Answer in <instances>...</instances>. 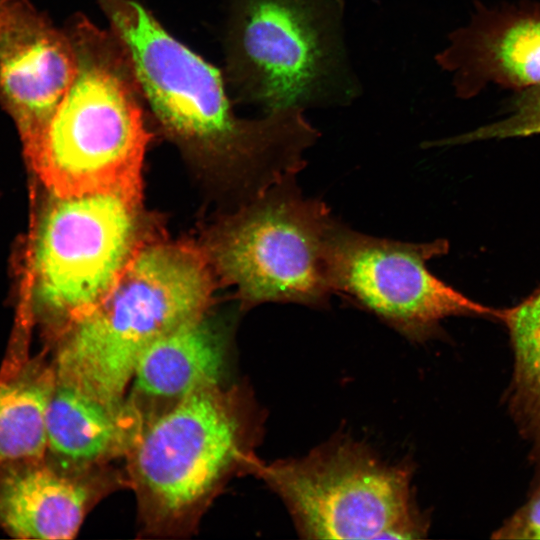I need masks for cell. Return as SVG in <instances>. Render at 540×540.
<instances>
[{"label": "cell", "mask_w": 540, "mask_h": 540, "mask_svg": "<svg viewBox=\"0 0 540 540\" xmlns=\"http://www.w3.org/2000/svg\"><path fill=\"white\" fill-rule=\"evenodd\" d=\"M447 250L443 239L402 242L363 234L341 222L331 254L333 293L414 342L435 335L441 321L451 316L502 322L505 309L475 302L430 272L427 262Z\"/></svg>", "instance_id": "obj_8"}, {"label": "cell", "mask_w": 540, "mask_h": 540, "mask_svg": "<svg viewBox=\"0 0 540 540\" xmlns=\"http://www.w3.org/2000/svg\"><path fill=\"white\" fill-rule=\"evenodd\" d=\"M225 80L262 113L351 105L363 94L345 0H224Z\"/></svg>", "instance_id": "obj_4"}, {"label": "cell", "mask_w": 540, "mask_h": 540, "mask_svg": "<svg viewBox=\"0 0 540 540\" xmlns=\"http://www.w3.org/2000/svg\"><path fill=\"white\" fill-rule=\"evenodd\" d=\"M119 41L143 100L174 136L197 145L297 166L313 139L305 113L287 108L259 119L237 117L225 77L136 0H96Z\"/></svg>", "instance_id": "obj_2"}, {"label": "cell", "mask_w": 540, "mask_h": 540, "mask_svg": "<svg viewBox=\"0 0 540 540\" xmlns=\"http://www.w3.org/2000/svg\"><path fill=\"white\" fill-rule=\"evenodd\" d=\"M499 539H540V487L493 535Z\"/></svg>", "instance_id": "obj_18"}, {"label": "cell", "mask_w": 540, "mask_h": 540, "mask_svg": "<svg viewBox=\"0 0 540 540\" xmlns=\"http://www.w3.org/2000/svg\"><path fill=\"white\" fill-rule=\"evenodd\" d=\"M76 72L29 158L54 196L118 193L141 197L150 135L143 97L114 34L75 15L64 28Z\"/></svg>", "instance_id": "obj_1"}, {"label": "cell", "mask_w": 540, "mask_h": 540, "mask_svg": "<svg viewBox=\"0 0 540 540\" xmlns=\"http://www.w3.org/2000/svg\"><path fill=\"white\" fill-rule=\"evenodd\" d=\"M262 422L243 388L217 385L147 423L126 455L144 529L189 532L231 476L253 473Z\"/></svg>", "instance_id": "obj_3"}, {"label": "cell", "mask_w": 540, "mask_h": 540, "mask_svg": "<svg viewBox=\"0 0 540 540\" xmlns=\"http://www.w3.org/2000/svg\"><path fill=\"white\" fill-rule=\"evenodd\" d=\"M139 203L118 193L55 196L35 256L44 304L73 321L107 295L138 249Z\"/></svg>", "instance_id": "obj_9"}, {"label": "cell", "mask_w": 540, "mask_h": 540, "mask_svg": "<svg viewBox=\"0 0 540 540\" xmlns=\"http://www.w3.org/2000/svg\"><path fill=\"white\" fill-rule=\"evenodd\" d=\"M55 375L0 382V461L40 460L47 450L46 418Z\"/></svg>", "instance_id": "obj_16"}, {"label": "cell", "mask_w": 540, "mask_h": 540, "mask_svg": "<svg viewBox=\"0 0 540 540\" xmlns=\"http://www.w3.org/2000/svg\"><path fill=\"white\" fill-rule=\"evenodd\" d=\"M436 62L454 74L459 95L478 76L513 87L540 85V15L502 20L477 36L462 29L450 36L449 45Z\"/></svg>", "instance_id": "obj_14"}, {"label": "cell", "mask_w": 540, "mask_h": 540, "mask_svg": "<svg viewBox=\"0 0 540 540\" xmlns=\"http://www.w3.org/2000/svg\"><path fill=\"white\" fill-rule=\"evenodd\" d=\"M143 427L125 401L121 407H110L55 381L47 409V449L68 467L86 471L126 456Z\"/></svg>", "instance_id": "obj_13"}, {"label": "cell", "mask_w": 540, "mask_h": 540, "mask_svg": "<svg viewBox=\"0 0 540 540\" xmlns=\"http://www.w3.org/2000/svg\"><path fill=\"white\" fill-rule=\"evenodd\" d=\"M502 322L514 356L510 409L540 465V287L521 303L505 308Z\"/></svg>", "instance_id": "obj_15"}, {"label": "cell", "mask_w": 540, "mask_h": 540, "mask_svg": "<svg viewBox=\"0 0 540 540\" xmlns=\"http://www.w3.org/2000/svg\"><path fill=\"white\" fill-rule=\"evenodd\" d=\"M224 342L204 318H191L157 338L138 360L125 402L143 425L190 395L221 385Z\"/></svg>", "instance_id": "obj_11"}, {"label": "cell", "mask_w": 540, "mask_h": 540, "mask_svg": "<svg viewBox=\"0 0 540 540\" xmlns=\"http://www.w3.org/2000/svg\"><path fill=\"white\" fill-rule=\"evenodd\" d=\"M212 280L203 256L182 244L138 247L107 295L71 321L56 363L57 381L118 408L147 347L204 314Z\"/></svg>", "instance_id": "obj_5"}, {"label": "cell", "mask_w": 540, "mask_h": 540, "mask_svg": "<svg viewBox=\"0 0 540 540\" xmlns=\"http://www.w3.org/2000/svg\"><path fill=\"white\" fill-rule=\"evenodd\" d=\"M76 72L65 29L26 0H0V105L25 148L42 134Z\"/></svg>", "instance_id": "obj_10"}, {"label": "cell", "mask_w": 540, "mask_h": 540, "mask_svg": "<svg viewBox=\"0 0 540 540\" xmlns=\"http://www.w3.org/2000/svg\"><path fill=\"white\" fill-rule=\"evenodd\" d=\"M290 175L225 231L220 272L250 304L325 308L333 294L331 254L339 224L325 202L308 198Z\"/></svg>", "instance_id": "obj_7"}, {"label": "cell", "mask_w": 540, "mask_h": 540, "mask_svg": "<svg viewBox=\"0 0 540 540\" xmlns=\"http://www.w3.org/2000/svg\"><path fill=\"white\" fill-rule=\"evenodd\" d=\"M101 484L38 464L13 470L0 483V522L16 538L72 539Z\"/></svg>", "instance_id": "obj_12"}, {"label": "cell", "mask_w": 540, "mask_h": 540, "mask_svg": "<svg viewBox=\"0 0 540 540\" xmlns=\"http://www.w3.org/2000/svg\"><path fill=\"white\" fill-rule=\"evenodd\" d=\"M252 474L282 500L305 539H419L428 532L411 467L348 437L299 458L260 460Z\"/></svg>", "instance_id": "obj_6"}, {"label": "cell", "mask_w": 540, "mask_h": 540, "mask_svg": "<svg viewBox=\"0 0 540 540\" xmlns=\"http://www.w3.org/2000/svg\"><path fill=\"white\" fill-rule=\"evenodd\" d=\"M537 133H540V85L530 87L523 93L507 117L432 144L435 146L455 145L480 140L525 137Z\"/></svg>", "instance_id": "obj_17"}]
</instances>
